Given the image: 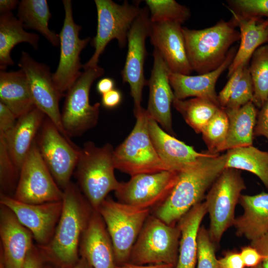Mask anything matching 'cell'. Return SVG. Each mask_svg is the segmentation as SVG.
I'll use <instances>...</instances> for the list:
<instances>
[{
  "label": "cell",
  "mask_w": 268,
  "mask_h": 268,
  "mask_svg": "<svg viewBox=\"0 0 268 268\" xmlns=\"http://www.w3.org/2000/svg\"><path fill=\"white\" fill-rule=\"evenodd\" d=\"M63 191V209L53 237L37 246L44 260L71 268L79 259L81 237L94 210L76 184L70 182Z\"/></svg>",
  "instance_id": "7a4b0ae2"
},
{
  "label": "cell",
  "mask_w": 268,
  "mask_h": 268,
  "mask_svg": "<svg viewBox=\"0 0 268 268\" xmlns=\"http://www.w3.org/2000/svg\"><path fill=\"white\" fill-rule=\"evenodd\" d=\"M246 189L240 172L232 168H225L210 187L204 203L210 220L208 231L214 243L233 225L236 205Z\"/></svg>",
  "instance_id": "ba28073f"
},
{
  "label": "cell",
  "mask_w": 268,
  "mask_h": 268,
  "mask_svg": "<svg viewBox=\"0 0 268 268\" xmlns=\"http://www.w3.org/2000/svg\"><path fill=\"white\" fill-rule=\"evenodd\" d=\"M98 211L111 238L116 266L128 263L132 248L151 209L136 207L106 198Z\"/></svg>",
  "instance_id": "52a82bcc"
},
{
  "label": "cell",
  "mask_w": 268,
  "mask_h": 268,
  "mask_svg": "<svg viewBox=\"0 0 268 268\" xmlns=\"http://www.w3.org/2000/svg\"><path fill=\"white\" fill-rule=\"evenodd\" d=\"M104 72V69L98 65L83 69L81 75L67 91L61 120L68 136L81 135L97 124L100 104H90L89 92L92 83Z\"/></svg>",
  "instance_id": "9c48e42d"
},
{
  "label": "cell",
  "mask_w": 268,
  "mask_h": 268,
  "mask_svg": "<svg viewBox=\"0 0 268 268\" xmlns=\"http://www.w3.org/2000/svg\"><path fill=\"white\" fill-rule=\"evenodd\" d=\"M145 2L152 23L169 21L182 25L191 16L188 7L174 0H146Z\"/></svg>",
  "instance_id": "e575fe53"
},
{
  "label": "cell",
  "mask_w": 268,
  "mask_h": 268,
  "mask_svg": "<svg viewBox=\"0 0 268 268\" xmlns=\"http://www.w3.org/2000/svg\"><path fill=\"white\" fill-rule=\"evenodd\" d=\"M134 115L136 123L133 130L114 150L115 169L131 176L170 171L159 157L151 141L146 110L142 108Z\"/></svg>",
  "instance_id": "5b68a950"
},
{
  "label": "cell",
  "mask_w": 268,
  "mask_h": 268,
  "mask_svg": "<svg viewBox=\"0 0 268 268\" xmlns=\"http://www.w3.org/2000/svg\"><path fill=\"white\" fill-rule=\"evenodd\" d=\"M178 178V172L174 171L135 175L120 182L115 196L121 202L151 210L166 199Z\"/></svg>",
  "instance_id": "9a60e30c"
},
{
  "label": "cell",
  "mask_w": 268,
  "mask_h": 268,
  "mask_svg": "<svg viewBox=\"0 0 268 268\" xmlns=\"http://www.w3.org/2000/svg\"><path fill=\"white\" fill-rule=\"evenodd\" d=\"M37 146L55 181L63 190L71 182L81 148L64 135L47 117L40 128Z\"/></svg>",
  "instance_id": "8fae6325"
},
{
  "label": "cell",
  "mask_w": 268,
  "mask_h": 268,
  "mask_svg": "<svg viewBox=\"0 0 268 268\" xmlns=\"http://www.w3.org/2000/svg\"><path fill=\"white\" fill-rule=\"evenodd\" d=\"M226 154L205 155L178 172L176 184L166 199L151 214L175 225L194 206L201 202L206 191L225 168Z\"/></svg>",
  "instance_id": "6da1fadb"
},
{
  "label": "cell",
  "mask_w": 268,
  "mask_h": 268,
  "mask_svg": "<svg viewBox=\"0 0 268 268\" xmlns=\"http://www.w3.org/2000/svg\"><path fill=\"white\" fill-rule=\"evenodd\" d=\"M46 115L34 106L18 119L12 130L4 135L9 155L20 170L24 161L34 142ZM1 134V133H0Z\"/></svg>",
  "instance_id": "484cf974"
},
{
  "label": "cell",
  "mask_w": 268,
  "mask_h": 268,
  "mask_svg": "<svg viewBox=\"0 0 268 268\" xmlns=\"http://www.w3.org/2000/svg\"><path fill=\"white\" fill-rule=\"evenodd\" d=\"M79 252L93 268H116L117 266L111 238L98 211H93L82 234Z\"/></svg>",
  "instance_id": "44dd1931"
},
{
  "label": "cell",
  "mask_w": 268,
  "mask_h": 268,
  "mask_svg": "<svg viewBox=\"0 0 268 268\" xmlns=\"http://www.w3.org/2000/svg\"><path fill=\"white\" fill-rule=\"evenodd\" d=\"M181 24L165 21L152 23L149 37L172 73L190 75L193 71L186 51Z\"/></svg>",
  "instance_id": "d6986e66"
},
{
  "label": "cell",
  "mask_w": 268,
  "mask_h": 268,
  "mask_svg": "<svg viewBox=\"0 0 268 268\" xmlns=\"http://www.w3.org/2000/svg\"><path fill=\"white\" fill-rule=\"evenodd\" d=\"M251 245L255 248L263 256V268H268V233L251 241Z\"/></svg>",
  "instance_id": "7dc6e473"
},
{
  "label": "cell",
  "mask_w": 268,
  "mask_h": 268,
  "mask_svg": "<svg viewBox=\"0 0 268 268\" xmlns=\"http://www.w3.org/2000/svg\"><path fill=\"white\" fill-rule=\"evenodd\" d=\"M226 7L244 17H257L268 19V0H228Z\"/></svg>",
  "instance_id": "ab89813d"
},
{
  "label": "cell",
  "mask_w": 268,
  "mask_h": 268,
  "mask_svg": "<svg viewBox=\"0 0 268 268\" xmlns=\"http://www.w3.org/2000/svg\"><path fill=\"white\" fill-rule=\"evenodd\" d=\"M25 73L30 93L35 106L40 109L65 135L62 124L59 102L65 96L55 85L49 67L35 61L23 51L18 64Z\"/></svg>",
  "instance_id": "2e32d148"
},
{
  "label": "cell",
  "mask_w": 268,
  "mask_h": 268,
  "mask_svg": "<svg viewBox=\"0 0 268 268\" xmlns=\"http://www.w3.org/2000/svg\"><path fill=\"white\" fill-rule=\"evenodd\" d=\"M249 63L243 68L241 78L225 108L238 109L254 98V86L249 70Z\"/></svg>",
  "instance_id": "f35d334b"
},
{
  "label": "cell",
  "mask_w": 268,
  "mask_h": 268,
  "mask_svg": "<svg viewBox=\"0 0 268 268\" xmlns=\"http://www.w3.org/2000/svg\"><path fill=\"white\" fill-rule=\"evenodd\" d=\"M65 9V18L59 33L60 56L57 68L52 73L53 81L57 88L65 93L81 75L80 54L89 42L90 37L79 38L80 25L74 22L70 0L62 1Z\"/></svg>",
  "instance_id": "4fadbf2b"
},
{
  "label": "cell",
  "mask_w": 268,
  "mask_h": 268,
  "mask_svg": "<svg viewBox=\"0 0 268 268\" xmlns=\"http://www.w3.org/2000/svg\"><path fill=\"white\" fill-rule=\"evenodd\" d=\"M207 213L204 202L194 206L176 225L180 231L179 254L175 268H196L197 236L201 223Z\"/></svg>",
  "instance_id": "4316f807"
},
{
  "label": "cell",
  "mask_w": 268,
  "mask_h": 268,
  "mask_svg": "<svg viewBox=\"0 0 268 268\" xmlns=\"http://www.w3.org/2000/svg\"><path fill=\"white\" fill-rule=\"evenodd\" d=\"M43 261L37 246L33 245L27 255L23 268H42Z\"/></svg>",
  "instance_id": "bcb514c9"
},
{
  "label": "cell",
  "mask_w": 268,
  "mask_h": 268,
  "mask_svg": "<svg viewBox=\"0 0 268 268\" xmlns=\"http://www.w3.org/2000/svg\"><path fill=\"white\" fill-rule=\"evenodd\" d=\"M197 263V268H220L214 243L203 226H200L198 233Z\"/></svg>",
  "instance_id": "74e56055"
},
{
  "label": "cell",
  "mask_w": 268,
  "mask_h": 268,
  "mask_svg": "<svg viewBox=\"0 0 268 268\" xmlns=\"http://www.w3.org/2000/svg\"><path fill=\"white\" fill-rule=\"evenodd\" d=\"M17 16L24 28L37 31L54 47L60 45L59 34L48 26L52 14L46 0H21L18 5Z\"/></svg>",
  "instance_id": "4dcf8cb0"
},
{
  "label": "cell",
  "mask_w": 268,
  "mask_h": 268,
  "mask_svg": "<svg viewBox=\"0 0 268 268\" xmlns=\"http://www.w3.org/2000/svg\"><path fill=\"white\" fill-rule=\"evenodd\" d=\"M115 82L109 77L101 79L96 85L97 92L102 95L114 89Z\"/></svg>",
  "instance_id": "681fc988"
},
{
  "label": "cell",
  "mask_w": 268,
  "mask_h": 268,
  "mask_svg": "<svg viewBox=\"0 0 268 268\" xmlns=\"http://www.w3.org/2000/svg\"><path fill=\"white\" fill-rule=\"evenodd\" d=\"M23 24L12 12L0 14V69L5 70L14 63L10 56L12 49L20 43H27L37 50L39 36L26 31Z\"/></svg>",
  "instance_id": "f546056e"
},
{
  "label": "cell",
  "mask_w": 268,
  "mask_h": 268,
  "mask_svg": "<svg viewBox=\"0 0 268 268\" xmlns=\"http://www.w3.org/2000/svg\"><path fill=\"white\" fill-rule=\"evenodd\" d=\"M44 268H56L51 266H47ZM71 268H93L87 260L83 257L79 258L76 264Z\"/></svg>",
  "instance_id": "f5cc1de1"
},
{
  "label": "cell",
  "mask_w": 268,
  "mask_h": 268,
  "mask_svg": "<svg viewBox=\"0 0 268 268\" xmlns=\"http://www.w3.org/2000/svg\"><path fill=\"white\" fill-rule=\"evenodd\" d=\"M240 33V44L228 68L229 77L241 65L249 63L254 52L268 43V19L244 17L230 12Z\"/></svg>",
  "instance_id": "d4e9b609"
},
{
  "label": "cell",
  "mask_w": 268,
  "mask_h": 268,
  "mask_svg": "<svg viewBox=\"0 0 268 268\" xmlns=\"http://www.w3.org/2000/svg\"><path fill=\"white\" fill-rule=\"evenodd\" d=\"M245 65H241L234 71L229 77V79L224 87L218 94V101L221 108H225L226 106L241 78Z\"/></svg>",
  "instance_id": "60d3db41"
},
{
  "label": "cell",
  "mask_w": 268,
  "mask_h": 268,
  "mask_svg": "<svg viewBox=\"0 0 268 268\" xmlns=\"http://www.w3.org/2000/svg\"><path fill=\"white\" fill-rule=\"evenodd\" d=\"M232 18L220 19L214 25L202 29L183 27L186 51L193 71L199 74L212 71L224 62L230 47L240 40V33Z\"/></svg>",
  "instance_id": "277c9868"
},
{
  "label": "cell",
  "mask_w": 268,
  "mask_h": 268,
  "mask_svg": "<svg viewBox=\"0 0 268 268\" xmlns=\"http://www.w3.org/2000/svg\"><path fill=\"white\" fill-rule=\"evenodd\" d=\"M97 13L96 36L91 44L94 52L83 68L98 66L100 55L108 44L116 39L119 46L124 48L128 42V32L140 8L138 2L130 4L125 1L118 4L111 0H95Z\"/></svg>",
  "instance_id": "30bf717a"
},
{
  "label": "cell",
  "mask_w": 268,
  "mask_h": 268,
  "mask_svg": "<svg viewBox=\"0 0 268 268\" xmlns=\"http://www.w3.org/2000/svg\"><path fill=\"white\" fill-rule=\"evenodd\" d=\"M0 203L10 209L20 223L31 231L37 245H46L51 240L62 213V201L29 204L0 194Z\"/></svg>",
  "instance_id": "e0dca14e"
},
{
  "label": "cell",
  "mask_w": 268,
  "mask_h": 268,
  "mask_svg": "<svg viewBox=\"0 0 268 268\" xmlns=\"http://www.w3.org/2000/svg\"><path fill=\"white\" fill-rule=\"evenodd\" d=\"M114 150L109 143L97 146L92 141L86 142L74 172L77 185L96 211L108 194L116 191L120 184L114 173Z\"/></svg>",
  "instance_id": "3957f363"
},
{
  "label": "cell",
  "mask_w": 268,
  "mask_h": 268,
  "mask_svg": "<svg viewBox=\"0 0 268 268\" xmlns=\"http://www.w3.org/2000/svg\"><path fill=\"white\" fill-rule=\"evenodd\" d=\"M237 51L235 47L231 48L223 64L207 73L191 75L170 72L169 81L175 98L180 100L191 97L201 98L220 107L215 85L220 75L231 64Z\"/></svg>",
  "instance_id": "7402d4cb"
},
{
  "label": "cell",
  "mask_w": 268,
  "mask_h": 268,
  "mask_svg": "<svg viewBox=\"0 0 268 268\" xmlns=\"http://www.w3.org/2000/svg\"><path fill=\"white\" fill-rule=\"evenodd\" d=\"M172 105L197 134L201 133L207 123L221 108L208 100L198 97L188 100L174 98Z\"/></svg>",
  "instance_id": "d6a6232c"
},
{
  "label": "cell",
  "mask_w": 268,
  "mask_h": 268,
  "mask_svg": "<svg viewBox=\"0 0 268 268\" xmlns=\"http://www.w3.org/2000/svg\"><path fill=\"white\" fill-rule=\"evenodd\" d=\"M116 268H174V267L168 264H156L147 265H136L130 263H126L119 266H116Z\"/></svg>",
  "instance_id": "816d5d0a"
},
{
  "label": "cell",
  "mask_w": 268,
  "mask_h": 268,
  "mask_svg": "<svg viewBox=\"0 0 268 268\" xmlns=\"http://www.w3.org/2000/svg\"><path fill=\"white\" fill-rule=\"evenodd\" d=\"M229 129V120L223 108H220L201 131L202 137L212 154L222 151Z\"/></svg>",
  "instance_id": "d590c367"
},
{
  "label": "cell",
  "mask_w": 268,
  "mask_h": 268,
  "mask_svg": "<svg viewBox=\"0 0 268 268\" xmlns=\"http://www.w3.org/2000/svg\"><path fill=\"white\" fill-rule=\"evenodd\" d=\"M240 254L247 268H254L262 263L263 256L251 245L242 247Z\"/></svg>",
  "instance_id": "ee69618b"
},
{
  "label": "cell",
  "mask_w": 268,
  "mask_h": 268,
  "mask_svg": "<svg viewBox=\"0 0 268 268\" xmlns=\"http://www.w3.org/2000/svg\"><path fill=\"white\" fill-rule=\"evenodd\" d=\"M220 268H244L245 267L240 253L228 251L218 260Z\"/></svg>",
  "instance_id": "f6af8a7d"
},
{
  "label": "cell",
  "mask_w": 268,
  "mask_h": 268,
  "mask_svg": "<svg viewBox=\"0 0 268 268\" xmlns=\"http://www.w3.org/2000/svg\"><path fill=\"white\" fill-rule=\"evenodd\" d=\"M102 96V105L108 109H112L118 106L122 98L121 92L116 89H113Z\"/></svg>",
  "instance_id": "c3c4849f"
},
{
  "label": "cell",
  "mask_w": 268,
  "mask_h": 268,
  "mask_svg": "<svg viewBox=\"0 0 268 268\" xmlns=\"http://www.w3.org/2000/svg\"><path fill=\"white\" fill-rule=\"evenodd\" d=\"M64 191L55 181L35 140L20 168L18 184L12 197L26 203L40 204L62 201Z\"/></svg>",
  "instance_id": "7c38bea8"
},
{
  "label": "cell",
  "mask_w": 268,
  "mask_h": 268,
  "mask_svg": "<svg viewBox=\"0 0 268 268\" xmlns=\"http://www.w3.org/2000/svg\"><path fill=\"white\" fill-rule=\"evenodd\" d=\"M225 154V168L251 172L268 189V152L252 145L228 150Z\"/></svg>",
  "instance_id": "1f68e13d"
},
{
  "label": "cell",
  "mask_w": 268,
  "mask_h": 268,
  "mask_svg": "<svg viewBox=\"0 0 268 268\" xmlns=\"http://www.w3.org/2000/svg\"><path fill=\"white\" fill-rule=\"evenodd\" d=\"M19 2L16 0H0V14L11 12L19 4Z\"/></svg>",
  "instance_id": "f907efd6"
},
{
  "label": "cell",
  "mask_w": 268,
  "mask_h": 268,
  "mask_svg": "<svg viewBox=\"0 0 268 268\" xmlns=\"http://www.w3.org/2000/svg\"><path fill=\"white\" fill-rule=\"evenodd\" d=\"M239 202L244 213L234 221L236 235L252 241L268 233V193L241 195Z\"/></svg>",
  "instance_id": "cb8c5ba5"
},
{
  "label": "cell",
  "mask_w": 268,
  "mask_h": 268,
  "mask_svg": "<svg viewBox=\"0 0 268 268\" xmlns=\"http://www.w3.org/2000/svg\"><path fill=\"white\" fill-rule=\"evenodd\" d=\"M146 6L140 8L128 34V52L125 64L121 72L123 81L130 85L134 103V112L140 111L142 90L147 85L144 75V64L147 52L146 39L149 37L151 22Z\"/></svg>",
  "instance_id": "5bb4252c"
},
{
  "label": "cell",
  "mask_w": 268,
  "mask_h": 268,
  "mask_svg": "<svg viewBox=\"0 0 268 268\" xmlns=\"http://www.w3.org/2000/svg\"><path fill=\"white\" fill-rule=\"evenodd\" d=\"M249 70L254 90L252 102L261 108L268 98V45H263L254 52Z\"/></svg>",
  "instance_id": "836d02e7"
},
{
  "label": "cell",
  "mask_w": 268,
  "mask_h": 268,
  "mask_svg": "<svg viewBox=\"0 0 268 268\" xmlns=\"http://www.w3.org/2000/svg\"><path fill=\"white\" fill-rule=\"evenodd\" d=\"M0 236L3 268H23L34 245L31 231L22 225L13 212L0 204Z\"/></svg>",
  "instance_id": "ffe728a7"
},
{
  "label": "cell",
  "mask_w": 268,
  "mask_h": 268,
  "mask_svg": "<svg viewBox=\"0 0 268 268\" xmlns=\"http://www.w3.org/2000/svg\"><path fill=\"white\" fill-rule=\"evenodd\" d=\"M254 136H265L268 140V98L258 111Z\"/></svg>",
  "instance_id": "7bdbcfd3"
},
{
  "label": "cell",
  "mask_w": 268,
  "mask_h": 268,
  "mask_svg": "<svg viewBox=\"0 0 268 268\" xmlns=\"http://www.w3.org/2000/svg\"><path fill=\"white\" fill-rule=\"evenodd\" d=\"M18 119L15 115L0 102V133L8 134L14 128Z\"/></svg>",
  "instance_id": "b9f144b4"
},
{
  "label": "cell",
  "mask_w": 268,
  "mask_h": 268,
  "mask_svg": "<svg viewBox=\"0 0 268 268\" xmlns=\"http://www.w3.org/2000/svg\"><path fill=\"white\" fill-rule=\"evenodd\" d=\"M20 170L12 161L4 136L0 133V194L12 197L14 194L19 177Z\"/></svg>",
  "instance_id": "8d00e7d4"
},
{
  "label": "cell",
  "mask_w": 268,
  "mask_h": 268,
  "mask_svg": "<svg viewBox=\"0 0 268 268\" xmlns=\"http://www.w3.org/2000/svg\"><path fill=\"white\" fill-rule=\"evenodd\" d=\"M1 268H2V267H1Z\"/></svg>",
  "instance_id": "11a10c76"
},
{
  "label": "cell",
  "mask_w": 268,
  "mask_h": 268,
  "mask_svg": "<svg viewBox=\"0 0 268 268\" xmlns=\"http://www.w3.org/2000/svg\"><path fill=\"white\" fill-rule=\"evenodd\" d=\"M153 64L147 80L149 99L146 109L149 116L167 133L173 135L171 107L175 98L169 81L171 72L159 51L154 48Z\"/></svg>",
  "instance_id": "ac0fdd59"
},
{
  "label": "cell",
  "mask_w": 268,
  "mask_h": 268,
  "mask_svg": "<svg viewBox=\"0 0 268 268\" xmlns=\"http://www.w3.org/2000/svg\"><path fill=\"white\" fill-rule=\"evenodd\" d=\"M180 231L153 215L146 219L132 248L129 263L136 265L177 264Z\"/></svg>",
  "instance_id": "8992f818"
},
{
  "label": "cell",
  "mask_w": 268,
  "mask_h": 268,
  "mask_svg": "<svg viewBox=\"0 0 268 268\" xmlns=\"http://www.w3.org/2000/svg\"><path fill=\"white\" fill-rule=\"evenodd\" d=\"M229 120L228 135L222 151L253 145L258 110L252 102L238 109L223 108Z\"/></svg>",
  "instance_id": "f1b7e54d"
},
{
  "label": "cell",
  "mask_w": 268,
  "mask_h": 268,
  "mask_svg": "<svg viewBox=\"0 0 268 268\" xmlns=\"http://www.w3.org/2000/svg\"><path fill=\"white\" fill-rule=\"evenodd\" d=\"M0 102L5 105L17 119L34 106L26 75L18 71H0Z\"/></svg>",
  "instance_id": "83f0119b"
},
{
  "label": "cell",
  "mask_w": 268,
  "mask_h": 268,
  "mask_svg": "<svg viewBox=\"0 0 268 268\" xmlns=\"http://www.w3.org/2000/svg\"><path fill=\"white\" fill-rule=\"evenodd\" d=\"M252 268H263V266H262V265L261 264L259 265V266H257L256 267Z\"/></svg>",
  "instance_id": "db71d44e"
},
{
  "label": "cell",
  "mask_w": 268,
  "mask_h": 268,
  "mask_svg": "<svg viewBox=\"0 0 268 268\" xmlns=\"http://www.w3.org/2000/svg\"><path fill=\"white\" fill-rule=\"evenodd\" d=\"M148 132L157 154L170 171L179 172L206 153L197 151L193 146L165 132L150 117Z\"/></svg>",
  "instance_id": "603a6c76"
}]
</instances>
